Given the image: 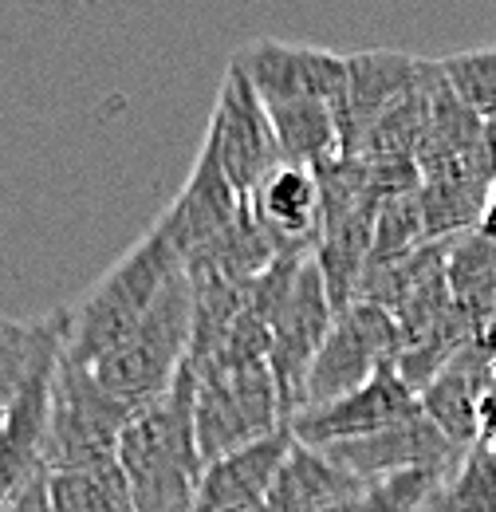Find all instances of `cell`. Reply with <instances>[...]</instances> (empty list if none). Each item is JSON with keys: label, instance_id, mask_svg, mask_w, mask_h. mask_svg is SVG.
I'll return each mask as SVG.
<instances>
[{"label": "cell", "instance_id": "obj_1", "mask_svg": "<svg viewBox=\"0 0 496 512\" xmlns=\"http://www.w3.org/2000/svg\"><path fill=\"white\" fill-rule=\"evenodd\" d=\"M193 398H197V371L186 363L162 398L146 402L126 422L119 442V469L138 512H193L197 485L205 473Z\"/></svg>", "mask_w": 496, "mask_h": 512}, {"label": "cell", "instance_id": "obj_2", "mask_svg": "<svg viewBox=\"0 0 496 512\" xmlns=\"http://www.w3.org/2000/svg\"><path fill=\"white\" fill-rule=\"evenodd\" d=\"M178 268L182 256L150 225L146 237L115 268H107V276L79 304L67 308L63 359H71L75 367H95L99 359H107L154 308Z\"/></svg>", "mask_w": 496, "mask_h": 512}, {"label": "cell", "instance_id": "obj_3", "mask_svg": "<svg viewBox=\"0 0 496 512\" xmlns=\"http://www.w3.org/2000/svg\"><path fill=\"white\" fill-rule=\"evenodd\" d=\"M189 351H193V284L182 264L154 300V308L142 316V323L91 371L126 406L142 410L146 402L162 398L174 386L189 363Z\"/></svg>", "mask_w": 496, "mask_h": 512}, {"label": "cell", "instance_id": "obj_4", "mask_svg": "<svg viewBox=\"0 0 496 512\" xmlns=\"http://www.w3.org/2000/svg\"><path fill=\"white\" fill-rule=\"evenodd\" d=\"M134 406L95 379L91 367H75L60 355L52 410H48V442L44 469L48 473H79L119 465V442Z\"/></svg>", "mask_w": 496, "mask_h": 512}, {"label": "cell", "instance_id": "obj_5", "mask_svg": "<svg viewBox=\"0 0 496 512\" xmlns=\"http://www.w3.org/2000/svg\"><path fill=\"white\" fill-rule=\"evenodd\" d=\"M193 422L205 465L288 426L268 363L241 371H197Z\"/></svg>", "mask_w": 496, "mask_h": 512}, {"label": "cell", "instance_id": "obj_6", "mask_svg": "<svg viewBox=\"0 0 496 512\" xmlns=\"http://www.w3.org/2000/svg\"><path fill=\"white\" fill-rule=\"evenodd\" d=\"M402 355V331L398 320L367 300H355L351 308H343L327 339H323V351L311 367L308 379V406H323V402H335L351 390H359L363 383H371L382 367H394Z\"/></svg>", "mask_w": 496, "mask_h": 512}, {"label": "cell", "instance_id": "obj_7", "mask_svg": "<svg viewBox=\"0 0 496 512\" xmlns=\"http://www.w3.org/2000/svg\"><path fill=\"white\" fill-rule=\"evenodd\" d=\"M205 142L217 150L225 178L237 186L241 197H248L264 182L268 170H276L284 162L276 134H272L268 107L233 60L221 79V91H217V103H213V115L205 127Z\"/></svg>", "mask_w": 496, "mask_h": 512}, {"label": "cell", "instance_id": "obj_8", "mask_svg": "<svg viewBox=\"0 0 496 512\" xmlns=\"http://www.w3.org/2000/svg\"><path fill=\"white\" fill-rule=\"evenodd\" d=\"M331 323H335V308H331L323 272L311 256L300 268V280H296V292H292L284 316L272 327V351H268V371H272V383L280 394L284 422H292L308 402L311 367L323 351Z\"/></svg>", "mask_w": 496, "mask_h": 512}, {"label": "cell", "instance_id": "obj_9", "mask_svg": "<svg viewBox=\"0 0 496 512\" xmlns=\"http://www.w3.org/2000/svg\"><path fill=\"white\" fill-rule=\"evenodd\" d=\"M418 410H422L418 390L398 375V367H382L371 383H363L359 390H351L335 402L300 410L288 426H292L296 442L311 449H331L343 442L371 438L378 430H390V426L414 418Z\"/></svg>", "mask_w": 496, "mask_h": 512}, {"label": "cell", "instance_id": "obj_10", "mask_svg": "<svg viewBox=\"0 0 496 512\" xmlns=\"http://www.w3.org/2000/svg\"><path fill=\"white\" fill-rule=\"evenodd\" d=\"M323 453L335 465H343L351 477H359L363 485H378V481L402 477V473H430L445 485V477L465 457V449L453 446L422 410L414 418L390 426V430H378V434L359 438V442L331 446Z\"/></svg>", "mask_w": 496, "mask_h": 512}, {"label": "cell", "instance_id": "obj_11", "mask_svg": "<svg viewBox=\"0 0 496 512\" xmlns=\"http://www.w3.org/2000/svg\"><path fill=\"white\" fill-rule=\"evenodd\" d=\"M434 71L437 64H422V60L402 56V52L347 56L343 91L331 103L339 142H343V158H351L363 146V138L371 134V127L394 103H402L410 91L426 87V79H434Z\"/></svg>", "mask_w": 496, "mask_h": 512}, {"label": "cell", "instance_id": "obj_12", "mask_svg": "<svg viewBox=\"0 0 496 512\" xmlns=\"http://www.w3.org/2000/svg\"><path fill=\"white\" fill-rule=\"evenodd\" d=\"M233 64L245 71L264 103H292V99L335 103L347 79V56L304 44H280V40H252L233 52Z\"/></svg>", "mask_w": 496, "mask_h": 512}, {"label": "cell", "instance_id": "obj_13", "mask_svg": "<svg viewBox=\"0 0 496 512\" xmlns=\"http://www.w3.org/2000/svg\"><path fill=\"white\" fill-rule=\"evenodd\" d=\"M248 197L237 193V186L225 178L221 158L209 142H201V154L189 170L182 193L170 201V209L154 221V229L174 245V253L193 256L197 249H205L209 241H217L241 213H245Z\"/></svg>", "mask_w": 496, "mask_h": 512}, {"label": "cell", "instance_id": "obj_14", "mask_svg": "<svg viewBox=\"0 0 496 512\" xmlns=\"http://www.w3.org/2000/svg\"><path fill=\"white\" fill-rule=\"evenodd\" d=\"M248 209L280 256H315L323 233V190L311 166L280 162L268 170L264 182L248 193Z\"/></svg>", "mask_w": 496, "mask_h": 512}, {"label": "cell", "instance_id": "obj_15", "mask_svg": "<svg viewBox=\"0 0 496 512\" xmlns=\"http://www.w3.org/2000/svg\"><path fill=\"white\" fill-rule=\"evenodd\" d=\"M292 446H296L292 426H280L276 434H268L260 442H248V446L209 461L201 473V485H197L193 512H248L268 505V493H272Z\"/></svg>", "mask_w": 496, "mask_h": 512}, {"label": "cell", "instance_id": "obj_16", "mask_svg": "<svg viewBox=\"0 0 496 512\" xmlns=\"http://www.w3.org/2000/svg\"><path fill=\"white\" fill-rule=\"evenodd\" d=\"M496 390V367L489 351L473 339L430 386L418 390L422 414L434 422L437 430L453 442V446L469 449L477 438V422H481V406Z\"/></svg>", "mask_w": 496, "mask_h": 512}, {"label": "cell", "instance_id": "obj_17", "mask_svg": "<svg viewBox=\"0 0 496 512\" xmlns=\"http://www.w3.org/2000/svg\"><path fill=\"white\" fill-rule=\"evenodd\" d=\"M367 485L359 477H351L343 465H335L323 449H311L296 442L272 493H268V509L272 512H327L351 497H359Z\"/></svg>", "mask_w": 496, "mask_h": 512}, {"label": "cell", "instance_id": "obj_18", "mask_svg": "<svg viewBox=\"0 0 496 512\" xmlns=\"http://www.w3.org/2000/svg\"><path fill=\"white\" fill-rule=\"evenodd\" d=\"M276 245L272 237L260 229V221L252 217V209L245 205V213L205 249H197L186 256V272L193 280H237V284H252L268 272V264L276 260Z\"/></svg>", "mask_w": 496, "mask_h": 512}, {"label": "cell", "instance_id": "obj_19", "mask_svg": "<svg viewBox=\"0 0 496 512\" xmlns=\"http://www.w3.org/2000/svg\"><path fill=\"white\" fill-rule=\"evenodd\" d=\"M276 146L284 154V162H300V166H327L335 158H343V142L335 127V111L323 99H292V103H264Z\"/></svg>", "mask_w": 496, "mask_h": 512}, {"label": "cell", "instance_id": "obj_20", "mask_svg": "<svg viewBox=\"0 0 496 512\" xmlns=\"http://www.w3.org/2000/svg\"><path fill=\"white\" fill-rule=\"evenodd\" d=\"M445 280L453 308L481 335L496 312V245H489L481 233L453 237L445 256Z\"/></svg>", "mask_w": 496, "mask_h": 512}, {"label": "cell", "instance_id": "obj_21", "mask_svg": "<svg viewBox=\"0 0 496 512\" xmlns=\"http://www.w3.org/2000/svg\"><path fill=\"white\" fill-rule=\"evenodd\" d=\"M67 335V308H60L48 320H0V418L16 402L20 386L28 383L40 355Z\"/></svg>", "mask_w": 496, "mask_h": 512}, {"label": "cell", "instance_id": "obj_22", "mask_svg": "<svg viewBox=\"0 0 496 512\" xmlns=\"http://www.w3.org/2000/svg\"><path fill=\"white\" fill-rule=\"evenodd\" d=\"M48 501L52 512H138L119 465L48 473Z\"/></svg>", "mask_w": 496, "mask_h": 512}, {"label": "cell", "instance_id": "obj_23", "mask_svg": "<svg viewBox=\"0 0 496 512\" xmlns=\"http://www.w3.org/2000/svg\"><path fill=\"white\" fill-rule=\"evenodd\" d=\"M430 501L445 512H496V457L469 446Z\"/></svg>", "mask_w": 496, "mask_h": 512}, {"label": "cell", "instance_id": "obj_24", "mask_svg": "<svg viewBox=\"0 0 496 512\" xmlns=\"http://www.w3.org/2000/svg\"><path fill=\"white\" fill-rule=\"evenodd\" d=\"M441 75L449 91L485 123L496 119V48L493 52H465L453 60H441Z\"/></svg>", "mask_w": 496, "mask_h": 512}, {"label": "cell", "instance_id": "obj_25", "mask_svg": "<svg viewBox=\"0 0 496 512\" xmlns=\"http://www.w3.org/2000/svg\"><path fill=\"white\" fill-rule=\"evenodd\" d=\"M473 446L481 449V453H489V457H496V390L485 398V406H481V422H477Z\"/></svg>", "mask_w": 496, "mask_h": 512}, {"label": "cell", "instance_id": "obj_26", "mask_svg": "<svg viewBox=\"0 0 496 512\" xmlns=\"http://www.w3.org/2000/svg\"><path fill=\"white\" fill-rule=\"evenodd\" d=\"M473 233H481L489 245H496V178L489 193H485V205H481V217H477V229Z\"/></svg>", "mask_w": 496, "mask_h": 512}, {"label": "cell", "instance_id": "obj_27", "mask_svg": "<svg viewBox=\"0 0 496 512\" xmlns=\"http://www.w3.org/2000/svg\"><path fill=\"white\" fill-rule=\"evenodd\" d=\"M418 512H445V509H437L434 501H426V505H422V509H418Z\"/></svg>", "mask_w": 496, "mask_h": 512}, {"label": "cell", "instance_id": "obj_28", "mask_svg": "<svg viewBox=\"0 0 496 512\" xmlns=\"http://www.w3.org/2000/svg\"><path fill=\"white\" fill-rule=\"evenodd\" d=\"M248 512H272V509H268V505H260V509H248Z\"/></svg>", "mask_w": 496, "mask_h": 512}, {"label": "cell", "instance_id": "obj_29", "mask_svg": "<svg viewBox=\"0 0 496 512\" xmlns=\"http://www.w3.org/2000/svg\"><path fill=\"white\" fill-rule=\"evenodd\" d=\"M0 320H4V316H0Z\"/></svg>", "mask_w": 496, "mask_h": 512}]
</instances>
